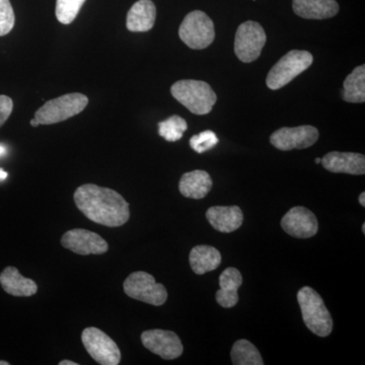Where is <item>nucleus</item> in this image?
<instances>
[{
  "label": "nucleus",
  "mask_w": 365,
  "mask_h": 365,
  "mask_svg": "<svg viewBox=\"0 0 365 365\" xmlns=\"http://www.w3.org/2000/svg\"><path fill=\"white\" fill-rule=\"evenodd\" d=\"M287 234L297 239H309L317 235L319 222L316 215L311 210L302 206L290 209L281 220Z\"/></svg>",
  "instance_id": "nucleus-13"
},
{
  "label": "nucleus",
  "mask_w": 365,
  "mask_h": 365,
  "mask_svg": "<svg viewBox=\"0 0 365 365\" xmlns=\"http://www.w3.org/2000/svg\"><path fill=\"white\" fill-rule=\"evenodd\" d=\"M242 284V276L237 268L225 269L220 276V289L216 292V302L225 309L237 306L239 302L237 290Z\"/></svg>",
  "instance_id": "nucleus-19"
},
{
  "label": "nucleus",
  "mask_w": 365,
  "mask_h": 365,
  "mask_svg": "<svg viewBox=\"0 0 365 365\" xmlns=\"http://www.w3.org/2000/svg\"><path fill=\"white\" fill-rule=\"evenodd\" d=\"M206 218L211 227L220 232H235L242 227L244 215L239 206H213L206 212Z\"/></svg>",
  "instance_id": "nucleus-15"
},
{
  "label": "nucleus",
  "mask_w": 365,
  "mask_h": 365,
  "mask_svg": "<svg viewBox=\"0 0 365 365\" xmlns=\"http://www.w3.org/2000/svg\"><path fill=\"white\" fill-rule=\"evenodd\" d=\"M179 36L182 43L191 49H205L215 39V24L203 11H191L182 21Z\"/></svg>",
  "instance_id": "nucleus-6"
},
{
  "label": "nucleus",
  "mask_w": 365,
  "mask_h": 365,
  "mask_svg": "<svg viewBox=\"0 0 365 365\" xmlns=\"http://www.w3.org/2000/svg\"><path fill=\"white\" fill-rule=\"evenodd\" d=\"M313 62L314 57L311 53L304 50H292L270 69L266 78V85L270 90H280L300 73L306 71Z\"/></svg>",
  "instance_id": "nucleus-4"
},
{
  "label": "nucleus",
  "mask_w": 365,
  "mask_h": 365,
  "mask_svg": "<svg viewBox=\"0 0 365 365\" xmlns=\"http://www.w3.org/2000/svg\"><path fill=\"white\" fill-rule=\"evenodd\" d=\"M314 162H316V163H321V162H322V158H316V160H314Z\"/></svg>",
  "instance_id": "nucleus-35"
},
{
  "label": "nucleus",
  "mask_w": 365,
  "mask_h": 365,
  "mask_svg": "<svg viewBox=\"0 0 365 365\" xmlns=\"http://www.w3.org/2000/svg\"><path fill=\"white\" fill-rule=\"evenodd\" d=\"M86 0H57L56 18L63 25H69L76 20Z\"/></svg>",
  "instance_id": "nucleus-25"
},
{
  "label": "nucleus",
  "mask_w": 365,
  "mask_h": 365,
  "mask_svg": "<svg viewBox=\"0 0 365 365\" xmlns=\"http://www.w3.org/2000/svg\"><path fill=\"white\" fill-rule=\"evenodd\" d=\"M141 342L146 349L165 360L176 359L184 351L181 339L172 331L160 329L144 331L141 334Z\"/></svg>",
  "instance_id": "nucleus-11"
},
{
  "label": "nucleus",
  "mask_w": 365,
  "mask_h": 365,
  "mask_svg": "<svg viewBox=\"0 0 365 365\" xmlns=\"http://www.w3.org/2000/svg\"><path fill=\"white\" fill-rule=\"evenodd\" d=\"M362 232H364V234H365V225L364 223V225H362Z\"/></svg>",
  "instance_id": "nucleus-36"
},
{
  "label": "nucleus",
  "mask_w": 365,
  "mask_h": 365,
  "mask_svg": "<svg viewBox=\"0 0 365 365\" xmlns=\"http://www.w3.org/2000/svg\"><path fill=\"white\" fill-rule=\"evenodd\" d=\"M232 364L235 365H263L260 352L248 340H239L235 343L230 352Z\"/></svg>",
  "instance_id": "nucleus-23"
},
{
  "label": "nucleus",
  "mask_w": 365,
  "mask_h": 365,
  "mask_svg": "<svg viewBox=\"0 0 365 365\" xmlns=\"http://www.w3.org/2000/svg\"><path fill=\"white\" fill-rule=\"evenodd\" d=\"M7 178V173L4 169L0 168V181H4Z\"/></svg>",
  "instance_id": "nucleus-30"
},
{
  "label": "nucleus",
  "mask_w": 365,
  "mask_h": 365,
  "mask_svg": "<svg viewBox=\"0 0 365 365\" xmlns=\"http://www.w3.org/2000/svg\"><path fill=\"white\" fill-rule=\"evenodd\" d=\"M123 289L131 299L151 306H163L168 299L167 288L157 283L153 275L143 271L131 273L124 281Z\"/></svg>",
  "instance_id": "nucleus-7"
},
{
  "label": "nucleus",
  "mask_w": 365,
  "mask_h": 365,
  "mask_svg": "<svg viewBox=\"0 0 365 365\" xmlns=\"http://www.w3.org/2000/svg\"><path fill=\"white\" fill-rule=\"evenodd\" d=\"M81 341L86 351L98 364L118 365L121 361V351L114 340L95 327H88L81 334Z\"/></svg>",
  "instance_id": "nucleus-9"
},
{
  "label": "nucleus",
  "mask_w": 365,
  "mask_h": 365,
  "mask_svg": "<svg viewBox=\"0 0 365 365\" xmlns=\"http://www.w3.org/2000/svg\"><path fill=\"white\" fill-rule=\"evenodd\" d=\"M359 201L360 205L364 206H364H365V193H364V192H362V193L360 194Z\"/></svg>",
  "instance_id": "nucleus-31"
},
{
  "label": "nucleus",
  "mask_w": 365,
  "mask_h": 365,
  "mask_svg": "<svg viewBox=\"0 0 365 365\" xmlns=\"http://www.w3.org/2000/svg\"><path fill=\"white\" fill-rule=\"evenodd\" d=\"M14 109L13 100L7 96H0V127L6 123Z\"/></svg>",
  "instance_id": "nucleus-28"
},
{
  "label": "nucleus",
  "mask_w": 365,
  "mask_h": 365,
  "mask_svg": "<svg viewBox=\"0 0 365 365\" xmlns=\"http://www.w3.org/2000/svg\"><path fill=\"white\" fill-rule=\"evenodd\" d=\"M266 40L265 31L260 24L253 21H245L235 33V55L245 63L256 61L260 57Z\"/></svg>",
  "instance_id": "nucleus-8"
},
{
  "label": "nucleus",
  "mask_w": 365,
  "mask_h": 365,
  "mask_svg": "<svg viewBox=\"0 0 365 365\" xmlns=\"http://www.w3.org/2000/svg\"><path fill=\"white\" fill-rule=\"evenodd\" d=\"M297 300L307 329L319 337H328L333 330V319L321 295L309 287L300 288Z\"/></svg>",
  "instance_id": "nucleus-3"
},
{
  "label": "nucleus",
  "mask_w": 365,
  "mask_h": 365,
  "mask_svg": "<svg viewBox=\"0 0 365 365\" xmlns=\"http://www.w3.org/2000/svg\"><path fill=\"white\" fill-rule=\"evenodd\" d=\"M321 163L327 170L336 174H365V158L361 153L332 151L322 158Z\"/></svg>",
  "instance_id": "nucleus-14"
},
{
  "label": "nucleus",
  "mask_w": 365,
  "mask_h": 365,
  "mask_svg": "<svg viewBox=\"0 0 365 365\" xmlns=\"http://www.w3.org/2000/svg\"><path fill=\"white\" fill-rule=\"evenodd\" d=\"M31 125H32L33 127H38L40 123L36 118H34V119L31 120Z\"/></svg>",
  "instance_id": "nucleus-33"
},
{
  "label": "nucleus",
  "mask_w": 365,
  "mask_h": 365,
  "mask_svg": "<svg viewBox=\"0 0 365 365\" xmlns=\"http://www.w3.org/2000/svg\"><path fill=\"white\" fill-rule=\"evenodd\" d=\"M319 130L311 125L304 126L283 127L270 136V143L274 148L282 151L304 150L311 148L319 139Z\"/></svg>",
  "instance_id": "nucleus-10"
},
{
  "label": "nucleus",
  "mask_w": 365,
  "mask_h": 365,
  "mask_svg": "<svg viewBox=\"0 0 365 365\" xmlns=\"http://www.w3.org/2000/svg\"><path fill=\"white\" fill-rule=\"evenodd\" d=\"M0 365H9V362L4 361V360H1V361H0Z\"/></svg>",
  "instance_id": "nucleus-34"
},
{
  "label": "nucleus",
  "mask_w": 365,
  "mask_h": 365,
  "mask_svg": "<svg viewBox=\"0 0 365 365\" xmlns=\"http://www.w3.org/2000/svg\"><path fill=\"white\" fill-rule=\"evenodd\" d=\"M64 248L73 253L88 256V255H102L109 250L108 242L96 232L83 228L68 230L61 239Z\"/></svg>",
  "instance_id": "nucleus-12"
},
{
  "label": "nucleus",
  "mask_w": 365,
  "mask_h": 365,
  "mask_svg": "<svg viewBox=\"0 0 365 365\" xmlns=\"http://www.w3.org/2000/svg\"><path fill=\"white\" fill-rule=\"evenodd\" d=\"M189 262L194 273L203 275L220 267L222 264V254L213 247L200 245L191 250Z\"/></svg>",
  "instance_id": "nucleus-21"
},
{
  "label": "nucleus",
  "mask_w": 365,
  "mask_h": 365,
  "mask_svg": "<svg viewBox=\"0 0 365 365\" xmlns=\"http://www.w3.org/2000/svg\"><path fill=\"white\" fill-rule=\"evenodd\" d=\"M170 93L190 112L195 115H207L212 111L217 97L207 83L194 79H184L175 83Z\"/></svg>",
  "instance_id": "nucleus-2"
},
{
  "label": "nucleus",
  "mask_w": 365,
  "mask_h": 365,
  "mask_svg": "<svg viewBox=\"0 0 365 365\" xmlns=\"http://www.w3.org/2000/svg\"><path fill=\"white\" fill-rule=\"evenodd\" d=\"M218 143V138L215 132L205 130L192 136L190 139V146L192 150L198 153L210 150Z\"/></svg>",
  "instance_id": "nucleus-26"
},
{
  "label": "nucleus",
  "mask_w": 365,
  "mask_h": 365,
  "mask_svg": "<svg viewBox=\"0 0 365 365\" xmlns=\"http://www.w3.org/2000/svg\"><path fill=\"white\" fill-rule=\"evenodd\" d=\"M157 19V9L151 0H139L127 14L126 26L130 32H148Z\"/></svg>",
  "instance_id": "nucleus-17"
},
{
  "label": "nucleus",
  "mask_w": 365,
  "mask_h": 365,
  "mask_svg": "<svg viewBox=\"0 0 365 365\" xmlns=\"http://www.w3.org/2000/svg\"><path fill=\"white\" fill-rule=\"evenodd\" d=\"M16 23L13 6L9 0H0V36L11 33Z\"/></svg>",
  "instance_id": "nucleus-27"
},
{
  "label": "nucleus",
  "mask_w": 365,
  "mask_h": 365,
  "mask_svg": "<svg viewBox=\"0 0 365 365\" xmlns=\"http://www.w3.org/2000/svg\"><path fill=\"white\" fill-rule=\"evenodd\" d=\"M212 179L205 170H196L182 175L179 182L180 193L187 198L203 199L212 188Z\"/></svg>",
  "instance_id": "nucleus-20"
},
{
  "label": "nucleus",
  "mask_w": 365,
  "mask_h": 365,
  "mask_svg": "<svg viewBox=\"0 0 365 365\" xmlns=\"http://www.w3.org/2000/svg\"><path fill=\"white\" fill-rule=\"evenodd\" d=\"M0 284L6 294L28 297L37 294L38 285L30 278L24 277L16 267H6L0 273Z\"/></svg>",
  "instance_id": "nucleus-18"
},
{
  "label": "nucleus",
  "mask_w": 365,
  "mask_h": 365,
  "mask_svg": "<svg viewBox=\"0 0 365 365\" xmlns=\"http://www.w3.org/2000/svg\"><path fill=\"white\" fill-rule=\"evenodd\" d=\"M343 100L353 104H361L365 102V66H357L345 78Z\"/></svg>",
  "instance_id": "nucleus-22"
},
{
  "label": "nucleus",
  "mask_w": 365,
  "mask_h": 365,
  "mask_svg": "<svg viewBox=\"0 0 365 365\" xmlns=\"http://www.w3.org/2000/svg\"><path fill=\"white\" fill-rule=\"evenodd\" d=\"M188 129L186 120L178 115H173L169 119L158 123V134L169 143H176L184 135V132Z\"/></svg>",
  "instance_id": "nucleus-24"
},
{
  "label": "nucleus",
  "mask_w": 365,
  "mask_h": 365,
  "mask_svg": "<svg viewBox=\"0 0 365 365\" xmlns=\"http://www.w3.org/2000/svg\"><path fill=\"white\" fill-rule=\"evenodd\" d=\"M74 202L91 222L108 227H122L130 217L129 203L118 192L86 184L74 192Z\"/></svg>",
  "instance_id": "nucleus-1"
},
{
  "label": "nucleus",
  "mask_w": 365,
  "mask_h": 365,
  "mask_svg": "<svg viewBox=\"0 0 365 365\" xmlns=\"http://www.w3.org/2000/svg\"><path fill=\"white\" fill-rule=\"evenodd\" d=\"M6 148L2 144H0V158L4 157L6 155Z\"/></svg>",
  "instance_id": "nucleus-32"
},
{
  "label": "nucleus",
  "mask_w": 365,
  "mask_h": 365,
  "mask_svg": "<svg viewBox=\"0 0 365 365\" xmlns=\"http://www.w3.org/2000/svg\"><path fill=\"white\" fill-rule=\"evenodd\" d=\"M88 104V98L83 93H67L48 101L36 112L35 118L40 125L59 123L83 112Z\"/></svg>",
  "instance_id": "nucleus-5"
},
{
  "label": "nucleus",
  "mask_w": 365,
  "mask_h": 365,
  "mask_svg": "<svg viewBox=\"0 0 365 365\" xmlns=\"http://www.w3.org/2000/svg\"><path fill=\"white\" fill-rule=\"evenodd\" d=\"M59 365H78L76 362L71 361V360H62L59 362Z\"/></svg>",
  "instance_id": "nucleus-29"
},
{
  "label": "nucleus",
  "mask_w": 365,
  "mask_h": 365,
  "mask_svg": "<svg viewBox=\"0 0 365 365\" xmlns=\"http://www.w3.org/2000/svg\"><path fill=\"white\" fill-rule=\"evenodd\" d=\"M295 14L306 20H326L339 13L336 0H294Z\"/></svg>",
  "instance_id": "nucleus-16"
}]
</instances>
